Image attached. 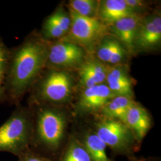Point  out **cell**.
<instances>
[{
	"label": "cell",
	"instance_id": "1",
	"mask_svg": "<svg viewBox=\"0 0 161 161\" xmlns=\"http://www.w3.org/2000/svg\"><path fill=\"white\" fill-rule=\"evenodd\" d=\"M50 42L40 35H30L10 50L4 78L7 102L16 106L46 68Z\"/></svg>",
	"mask_w": 161,
	"mask_h": 161
},
{
	"label": "cell",
	"instance_id": "2",
	"mask_svg": "<svg viewBox=\"0 0 161 161\" xmlns=\"http://www.w3.org/2000/svg\"><path fill=\"white\" fill-rule=\"evenodd\" d=\"M29 106L32 114L30 149L53 161H58L70 136L67 111L63 106L45 104Z\"/></svg>",
	"mask_w": 161,
	"mask_h": 161
},
{
	"label": "cell",
	"instance_id": "3",
	"mask_svg": "<svg viewBox=\"0 0 161 161\" xmlns=\"http://www.w3.org/2000/svg\"><path fill=\"white\" fill-rule=\"evenodd\" d=\"M32 135L31 109L19 104L0 126V152H8L18 157L30 148Z\"/></svg>",
	"mask_w": 161,
	"mask_h": 161
},
{
	"label": "cell",
	"instance_id": "4",
	"mask_svg": "<svg viewBox=\"0 0 161 161\" xmlns=\"http://www.w3.org/2000/svg\"><path fill=\"white\" fill-rule=\"evenodd\" d=\"M47 69L34 83L29 105L45 104L63 106L70 100L74 87L72 75L65 70Z\"/></svg>",
	"mask_w": 161,
	"mask_h": 161
},
{
	"label": "cell",
	"instance_id": "5",
	"mask_svg": "<svg viewBox=\"0 0 161 161\" xmlns=\"http://www.w3.org/2000/svg\"><path fill=\"white\" fill-rule=\"evenodd\" d=\"M88 123L107 147L115 156H123L127 158L135 156L140 149L130 130L121 121L94 115Z\"/></svg>",
	"mask_w": 161,
	"mask_h": 161
},
{
	"label": "cell",
	"instance_id": "6",
	"mask_svg": "<svg viewBox=\"0 0 161 161\" xmlns=\"http://www.w3.org/2000/svg\"><path fill=\"white\" fill-rule=\"evenodd\" d=\"M71 20L68 38H62L80 46H92L109 32L108 26L97 17L81 16L69 10Z\"/></svg>",
	"mask_w": 161,
	"mask_h": 161
},
{
	"label": "cell",
	"instance_id": "7",
	"mask_svg": "<svg viewBox=\"0 0 161 161\" xmlns=\"http://www.w3.org/2000/svg\"><path fill=\"white\" fill-rule=\"evenodd\" d=\"M85 58L86 52L82 47L60 39L50 42L46 68L64 70L80 66Z\"/></svg>",
	"mask_w": 161,
	"mask_h": 161
},
{
	"label": "cell",
	"instance_id": "8",
	"mask_svg": "<svg viewBox=\"0 0 161 161\" xmlns=\"http://www.w3.org/2000/svg\"><path fill=\"white\" fill-rule=\"evenodd\" d=\"M115 96L104 84L85 88L75 104L74 114L80 117L97 115L104 106Z\"/></svg>",
	"mask_w": 161,
	"mask_h": 161
},
{
	"label": "cell",
	"instance_id": "9",
	"mask_svg": "<svg viewBox=\"0 0 161 161\" xmlns=\"http://www.w3.org/2000/svg\"><path fill=\"white\" fill-rule=\"evenodd\" d=\"M161 41V17L152 14L142 17L135 39V49L150 50L160 45Z\"/></svg>",
	"mask_w": 161,
	"mask_h": 161
},
{
	"label": "cell",
	"instance_id": "10",
	"mask_svg": "<svg viewBox=\"0 0 161 161\" xmlns=\"http://www.w3.org/2000/svg\"><path fill=\"white\" fill-rule=\"evenodd\" d=\"M123 123L130 130L140 146L152 124L149 112L136 102L132 104L127 110Z\"/></svg>",
	"mask_w": 161,
	"mask_h": 161
},
{
	"label": "cell",
	"instance_id": "11",
	"mask_svg": "<svg viewBox=\"0 0 161 161\" xmlns=\"http://www.w3.org/2000/svg\"><path fill=\"white\" fill-rule=\"evenodd\" d=\"M70 24V16L64 8L59 7L46 19L40 35L50 42L60 40L69 32Z\"/></svg>",
	"mask_w": 161,
	"mask_h": 161
},
{
	"label": "cell",
	"instance_id": "12",
	"mask_svg": "<svg viewBox=\"0 0 161 161\" xmlns=\"http://www.w3.org/2000/svg\"><path fill=\"white\" fill-rule=\"evenodd\" d=\"M142 17L134 15L122 18L108 26L109 31L115 36L129 53L135 49V39L139 24Z\"/></svg>",
	"mask_w": 161,
	"mask_h": 161
},
{
	"label": "cell",
	"instance_id": "13",
	"mask_svg": "<svg viewBox=\"0 0 161 161\" xmlns=\"http://www.w3.org/2000/svg\"><path fill=\"white\" fill-rule=\"evenodd\" d=\"M72 132L83 145L92 161H115L108 156L106 145L89 125Z\"/></svg>",
	"mask_w": 161,
	"mask_h": 161
},
{
	"label": "cell",
	"instance_id": "14",
	"mask_svg": "<svg viewBox=\"0 0 161 161\" xmlns=\"http://www.w3.org/2000/svg\"><path fill=\"white\" fill-rule=\"evenodd\" d=\"M136 14L125 0L99 1L97 17L108 26L122 18Z\"/></svg>",
	"mask_w": 161,
	"mask_h": 161
},
{
	"label": "cell",
	"instance_id": "15",
	"mask_svg": "<svg viewBox=\"0 0 161 161\" xmlns=\"http://www.w3.org/2000/svg\"><path fill=\"white\" fill-rule=\"evenodd\" d=\"M108 66L100 60L91 59L84 61L79 70L80 84L84 88L104 84Z\"/></svg>",
	"mask_w": 161,
	"mask_h": 161
},
{
	"label": "cell",
	"instance_id": "16",
	"mask_svg": "<svg viewBox=\"0 0 161 161\" xmlns=\"http://www.w3.org/2000/svg\"><path fill=\"white\" fill-rule=\"evenodd\" d=\"M106 85L116 96L132 97V82L125 69L121 67L108 66Z\"/></svg>",
	"mask_w": 161,
	"mask_h": 161
},
{
	"label": "cell",
	"instance_id": "17",
	"mask_svg": "<svg viewBox=\"0 0 161 161\" xmlns=\"http://www.w3.org/2000/svg\"><path fill=\"white\" fill-rule=\"evenodd\" d=\"M101 41L97 50V56L100 62L114 64L124 60L127 50L119 41L111 37H104Z\"/></svg>",
	"mask_w": 161,
	"mask_h": 161
},
{
	"label": "cell",
	"instance_id": "18",
	"mask_svg": "<svg viewBox=\"0 0 161 161\" xmlns=\"http://www.w3.org/2000/svg\"><path fill=\"white\" fill-rule=\"evenodd\" d=\"M134 102L132 97L116 96L104 106L97 115L124 122L127 110Z\"/></svg>",
	"mask_w": 161,
	"mask_h": 161
},
{
	"label": "cell",
	"instance_id": "19",
	"mask_svg": "<svg viewBox=\"0 0 161 161\" xmlns=\"http://www.w3.org/2000/svg\"><path fill=\"white\" fill-rule=\"evenodd\" d=\"M58 161H92L86 149L75 135L70 133L68 140Z\"/></svg>",
	"mask_w": 161,
	"mask_h": 161
},
{
	"label": "cell",
	"instance_id": "20",
	"mask_svg": "<svg viewBox=\"0 0 161 161\" xmlns=\"http://www.w3.org/2000/svg\"><path fill=\"white\" fill-rule=\"evenodd\" d=\"M99 1L71 0L69 2L70 11L84 17H97Z\"/></svg>",
	"mask_w": 161,
	"mask_h": 161
},
{
	"label": "cell",
	"instance_id": "21",
	"mask_svg": "<svg viewBox=\"0 0 161 161\" xmlns=\"http://www.w3.org/2000/svg\"><path fill=\"white\" fill-rule=\"evenodd\" d=\"M10 50H9L3 41L0 39V76L5 78L7 69L9 62Z\"/></svg>",
	"mask_w": 161,
	"mask_h": 161
},
{
	"label": "cell",
	"instance_id": "22",
	"mask_svg": "<svg viewBox=\"0 0 161 161\" xmlns=\"http://www.w3.org/2000/svg\"><path fill=\"white\" fill-rule=\"evenodd\" d=\"M17 158V161H53L47 157L35 152L30 148L26 150Z\"/></svg>",
	"mask_w": 161,
	"mask_h": 161
},
{
	"label": "cell",
	"instance_id": "23",
	"mask_svg": "<svg viewBox=\"0 0 161 161\" xmlns=\"http://www.w3.org/2000/svg\"><path fill=\"white\" fill-rule=\"evenodd\" d=\"M127 5L132 10V12L139 15V13L146 8L145 3L139 0H125Z\"/></svg>",
	"mask_w": 161,
	"mask_h": 161
},
{
	"label": "cell",
	"instance_id": "24",
	"mask_svg": "<svg viewBox=\"0 0 161 161\" xmlns=\"http://www.w3.org/2000/svg\"><path fill=\"white\" fill-rule=\"evenodd\" d=\"M128 161H161V158L158 157L154 156H148V157H140L138 158L136 156L127 158Z\"/></svg>",
	"mask_w": 161,
	"mask_h": 161
},
{
	"label": "cell",
	"instance_id": "25",
	"mask_svg": "<svg viewBox=\"0 0 161 161\" xmlns=\"http://www.w3.org/2000/svg\"><path fill=\"white\" fill-rule=\"evenodd\" d=\"M7 102L4 80L0 76V103Z\"/></svg>",
	"mask_w": 161,
	"mask_h": 161
}]
</instances>
